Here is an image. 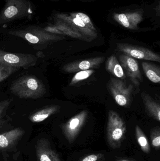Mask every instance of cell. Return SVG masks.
<instances>
[{"mask_svg":"<svg viewBox=\"0 0 160 161\" xmlns=\"http://www.w3.org/2000/svg\"><path fill=\"white\" fill-rule=\"evenodd\" d=\"M151 144L156 149H159L160 147V129L156 127L152 129L150 133Z\"/></svg>","mask_w":160,"mask_h":161,"instance_id":"23","label":"cell"},{"mask_svg":"<svg viewBox=\"0 0 160 161\" xmlns=\"http://www.w3.org/2000/svg\"><path fill=\"white\" fill-rule=\"evenodd\" d=\"M110 92L116 103L121 107H127L131 100L133 87L127 86L123 80L111 77L109 83Z\"/></svg>","mask_w":160,"mask_h":161,"instance_id":"6","label":"cell"},{"mask_svg":"<svg viewBox=\"0 0 160 161\" xmlns=\"http://www.w3.org/2000/svg\"><path fill=\"white\" fill-rule=\"evenodd\" d=\"M8 104H9V103H8V101L1 102V103H0V126H1V122H2L1 121V119L2 118L1 114H2V111H3V110L6 107H7Z\"/></svg>","mask_w":160,"mask_h":161,"instance_id":"25","label":"cell"},{"mask_svg":"<svg viewBox=\"0 0 160 161\" xmlns=\"http://www.w3.org/2000/svg\"><path fill=\"white\" fill-rule=\"evenodd\" d=\"M88 114L87 110H83L61 126L63 133L70 143H73L78 137L86 122Z\"/></svg>","mask_w":160,"mask_h":161,"instance_id":"8","label":"cell"},{"mask_svg":"<svg viewBox=\"0 0 160 161\" xmlns=\"http://www.w3.org/2000/svg\"><path fill=\"white\" fill-rule=\"evenodd\" d=\"M9 34L26 40L32 44H45L64 39V37L47 32L45 29L30 26L23 30L10 31Z\"/></svg>","mask_w":160,"mask_h":161,"instance_id":"5","label":"cell"},{"mask_svg":"<svg viewBox=\"0 0 160 161\" xmlns=\"http://www.w3.org/2000/svg\"><path fill=\"white\" fill-rule=\"evenodd\" d=\"M105 60L104 57H97L84 60L73 61L64 66L63 70L68 73H75L80 71L98 69Z\"/></svg>","mask_w":160,"mask_h":161,"instance_id":"11","label":"cell"},{"mask_svg":"<svg viewBox=\"0 0 160 161\" xmlns=\"http://www.w3.org/2000/svg\"><path fill=\"white\" fill-rule=\"evenodd\" d=\"M116 161H134L130 160H129V159H125V158H121V159H118L116 160Z\"/></svg>","mask_w":160,"mask_h":161,"instance_id":"27","label":"cell"},{"mask_svg":"<svg viewBox=\"0 0 160 161\" xmlns=\"http://www.w3.org/2000/svg\"><path fill=\"white\" fill-rule=\"evenodd\" d=\"M54 26L59 30L62 33V35H66L73 38L80 40L83 41L88 42L92 41L91 40L73 30L69 25H68L64 22L54 18Z\"/></svg>","mask_w":160,"mask_h":161,"instance_id":"16","label":"cell"},{"mask_svg":"<svg viewBox=\"0 0 160 161\" xmlns=\"http://www.w3.org/2000/svg\"><path fill=\"white\" fill-rule=\"evenodd\" d=\"M37 58L29 54L12 53L0 50V64L7 66L27 69L34 66Z\"/></svg>","mask_w":160,"mask_h":161,"instance_id":"7","label":"cell"},{"mask_svg":"<svg viewBox=\"0 0 160 161\" xmlns=\"http://www.w3.org/2000/svg\"><path fill=\"white\" fill-rule=\"evenodd\" d=\"M142 67L148 80L153 83H160V69L158 65L144 61L142 63Z\"/></svg>","mask_w":160,"mask_h":161,"instance_id":"18","label":"cell"},{"mask_svg":"<svg viewBox=\"0 0 160 161\" xmlns=\"http://www.w3.org/2000/svg\"><path fill=\"white\" fill-rule=\"evenodd\" d=\"M95 72V70L93 69L86 70L80 71L77 72L72 77L70 85L73 86L80 81L85 80L90 77Z\"/></svg>","mask_w":160,"mask_h":161,"instance_id":"21","label":"cell"},{"mask_svg":"<svg viewBox=\"0 0 160 161\" xmlns=\"http://www.w3.org/2000/svg\"><path fill=\"white\" fill-rule=\"evenodd\" d=\"M119 59L124 72L134 85L139 86L142 82L143 77L138 61L135 58L125 54L119 56Z\"/></svg>","mask_w":160,"mask_h":161,"instance_id":"10","label":"cell"},{"mask_svg":"<svg viewBox=\"0 0 160 161\" xmlns=\"http://www.w3.org/2000/svg\"><path fill=\"white\" fill-rule=\"evenodd\" d=\"M106 69L107 71L117 78L121 79L126 78V74L123 68L114 56H111L108 58L106 62Z\"/></svg>","mask_w":160,"mask_h":161,"instance_id":"17","label":"cell"},{"mask_svg":"<svg viewBox=\"0 0 160 161\" xmlns=\"http://www.w3.org/2000/svg\"><path fill=\"white\" fill-rule=\"evenodd\" d=\"M11 92L20 98L36 99L43 96L46 90L41 80L35 76L26 75L15 80L10 87Z\"/></svg>","mask_w":160,"mask_h":161,"instance_id":"2","label":"cell"},{"mask_svg":"<svg viewBox=\"0 0 160 161\" xmlns=\"http://www.w3.org/2000/svg\"><path fill=\"white\" fill-rule=\"evenodd\" d=\"M24 133L22 129L16 128L0 134V150H5L13 146Z\"/></svg>","mask_w":160,"mask_h":161,"instance_id":"14","label":"cell"},{"mask_svg":"<svg viewBox=\"0 0 160 161\" xmlns=\"http://www.w3.org/2000/svg\"><path fill=\"white\" fill-rule=\"evenodd\" d=\"M37 161H62L55 151L52 149L49 142L47 139L39 140L36 145Z\"/></svg>","mask_w":160,"mask_h":161,"instance_id":"13","label":"cell"},{"mask_svg":"<svg viewBox=\"0 0 160 161\" xmlns=\"http://www.w3.org/2000/svg\"><path fill=\"white\" fill-rule=\"evenodd\" d=\"M18 69H19L15 67L0 64V82L9 77Z\"/></svg>","mask_w":160,"mask_h":161,"instance_id":"22","label":"cell"},{"mask_svg":"<svg viewBox=\"0 0 160 161\" xmlns=\"http://www.w3.org/2000/svg\"><path fill=\"white\" fill-rule=\"evenodd\" d=\"M56 18L64 22L76 32L80 33L91 41L97 37L96 28L89 16L82 12L57 13L54 15Z\"/></svg>","mask_w":160,"mask_h":161,"instance_id":"1","label":"cell"},{"mask_svg":"<svg viewBox=\"0 0 160 161\" xmlns=\"http://www.w3.org/2000/svg\"><path fill=\"white\" fill-rule=\"evenodd\" d=\"M101 157V154H91L85 157L80 161H98Z\"/></svg>","mask_w":160,"mask_h":161,"instance_id":"24","label":"cell"},{"mask_svg":"<svg viewBox=\"0 0 160 161\" xmlns=\"http://www.w3.org/2000/svg\"><path fill=\"white\" fill-rule=\"evenodd\" d=\"M143 15L141 11H124L122 13H115L114 19L123 27L135 30L138 29V25L143 20Z\"/></svg>","mask_w":160,"mask_h":161,"instance_id":"12","label":"cell"},{"mask_svg":"<svg viewBox=\"0 0 160 161\" xmlns=\"http://www.w3.org/2000/svg\"><path fill=\"white\" fill-rule=\"evenodd\" d=\"M116 48L124 54L133 58L160 62L159 55L147 48L124 43H117Z\"/></svg>","mask_w":160,"mask_h":161,"instance_id":"9","label":"cell"},{"mask_svg":"<svg viewBox=\"0 0 160 161\" xmlns=\"http://www.w3.org/2000/svg\"><path fill=\"white\" fill-rule=\"evenodd\" d=\"M126 124L116 112L111 110L108 114L107 139L111 148L116 149L121 147L126 134Z\"/></svg>","mask_w":160,"mask_h":161,"instance_id":"4","label":"cell"},{"mask_svg":"<svg viewBox=\"0 0 160 161\" xmlns=\"http://www.w3.org/2000/svg\"><path fill=\"white\" fill-rule=\"evenodd\" d=\"M142 97L146 110L148 114L153 119L160 121V106L148 94L143 92Z\"/></svg>","mask_w":160,"mask_h":161,"instance_id":"15","label":"cell"},{"mask_svg":"<svg viewBox=\"0 0 160 161\" xmlns=\"http://www.w3.org/2000/svg\"><path fill=\"white\" fill-rule=\"evenodd\" d=\"M5 4L0 13V25L30 17L33 6L29 0H5Z\"/></svg>","mask_w":160,"mask_h":161,"instance_id":"3","label":"cell"},{"mask_svg":"<svg viewBox=\"0 0 160 161\" xmlns=\"http://www.w3.org/2000/svg\"><path fill=\"white\" fill-rule=\"evenodd\" d=\"M60 108V106L56 105L49 106L33 114L30 119L34 123L42 122L51 115L58 112Z\"/></svg>","mask_w":160,"mask_h":161,"instance_id":"19","label":"cell"},{"mask_svg":"<svg viewBox=\"0 0 160 161\" xmlns=\"http://www.w3.org/2000/svg\"><path fill=\"white\" fill-rule=\"evenodd\" d=\"M66 1H79L82 2H91L94 1V0H66Z\"/></svg>","mask_w":160,"mask_h":161,"instance_id":"26","label":"cell"},{"mask_svg":"<svg viewBox=\"0 0 160 161\" xmlns=\"http://www.w3.org/2000/svg\"><path fill=\"white\" fill-rule=\"evenodd\" d=\"M135 135L137 142L142 151L147 154L150 152V146L149 142L142 129L139 125L135 128Z\"/></svg>","mask_w":160,"mask_h":161,"instance_id":"20","label":"cell"}]
</instances>
